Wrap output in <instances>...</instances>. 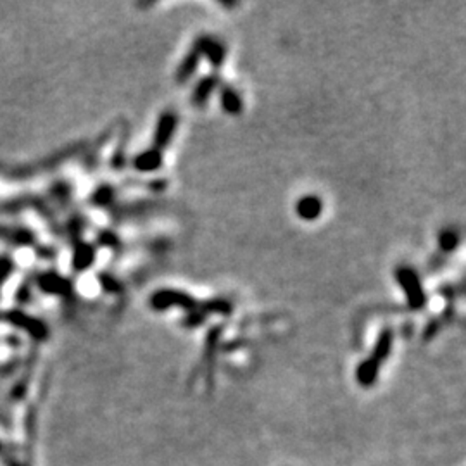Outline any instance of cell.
<instances>
[{
    "label": "cell",
    "instance_id": "cell-1",
    "mask_svg": "<svg viewBox=\"0 0 466 466\" xmlns=\"http://www.w3.org/2000/svg\"><path fill=\"white\" fill-rule=\"evenodd\" d=\"M392 344H394V334H392L391 328H385V330H382L377 344L373 347L371 356L366 358L356 369V380L361 387H371L377 382L382 365L387 361L389 354H391Z\"/></svg>",
    "mask_w": 466,
    "mask_h": 466
},
{
    "label": "cell",
    "instance_id": "cell-2",
    "mask_svg": "<svg viewBox=\"0 0 466 466\" xmlns=\"http://www.w3.org/2000/svg\"><path fill=\"white\" fill-rule=\"evenodd\" d=\"M395 278H397V282L401 284V287L404 289L409 308L415 309V311L424 308L425 302H427V297H425L424 287H421V282H419L415 269L408 268V266H401V268L395 271Z\"/></svg>",
    "mask_w": 466,
    "mask_h": 466
},
{
    "label": "cell",
    "instance_id": "cell-3",
    "mask_svg": "<svg viewBox=\"0 0 466 466\" xmlns=\"http://www.w3.org/2000/svg\"><path fill=\"white\" fill-rule=\"evenodd\" d=\"M151 306L156 311H164L169 308H180L185 311L194 312L195 309L201 308V302L195 301L192 295L185 294L180 291H159L151 297Z\"/></svg>",
    "mask_w": 466,
    "mask_h": 466
},
{
    "label": "cell",
    "instance_id": "cell-4",
    "mask_svg": "<svg viewBox=\"0 0 466 466\" xmlns=\"http://www.w3.org/2000/svg\"><path fill=\"white\" fill-rule=\"evenodd\" d=\"M176 125H178V116L175 112L168 111L164 114H161L159 118L158 126H156V133H154V147L156 151H164L166 147L171 142V136L175 135Z\"/></svg>",
    "mask_w": 466,
    "mask_h": 466
},
{
    "label": "cell",
    "instance_id": "cell-5",
    "mask_svg": "<svg viewBox=\"0 0 466 466\" xmlns=\"http://www.w3.org/2000/svg\"><path fill=\"white\" fill-rule=\"evenodd\" d=\"M295 212H297L299 218L306 219V221L318 219L323 212L321 199L316 197V195H306V197L299 199L297 204H295Z\"/></svg>",
    "mask_w": 466,
    "mask_h": 466
},
{
    "label": "cell",
    "instance_id": "cell-6",
    "mask_svg": "<svg viewBox=\"0 0 466 466\" xmlns=\"http://www.w3.org/2000/svg\"><path fill=\"white\" fill-rule=\"evenodd\" d=\"M162 162V152L161 151H156V149H151V151H144L142 154H138L135 158V161H133V164H135V168L138 169V171H154V169H158L159 166H161Z\"/></svg>",
    "mask_w": 466,
    "mask_h": 466
},
{
    "label": "cell",
    "instance_id": "cell-7",
    "mask_svg": "<svg viewBox=\"0 0 466 466\" xmlns=\"http://www.w3.org/2000/svg\"><path fill=\"white\" fill-rule=\"evenodd\" d=\"M221 106L223 109H225V112H228V114L232 116H237L241 114L242 109H244V101H242L241 93H238L237 90L232 88V86H226L221 92Z\"/></svg>",
    "mask_w": 466,
    "mask_h": 466
},
{
    "label": "cell",
    "instance_id": "cell-8",
    "mask_svg": "<svg viewBox=\"0 0 466 466\" xmlns=\"http://www.w3.org/2000/svg\"><path fill=\"white\" fill-rule=\"evenodd\" d=\"M201 56H202L201 49H199V45L195 43L192 52H188V56L183 59L182 66H180L178 73H176V79H178V82H185L186 78H191V76L194 75L195 69H197L199 66V61H201Z\"/></svg>",
    "mask_w": 466,
    "mask_h": 466
},
{
    "label": "cell",
    "instance_id": "cell-9",
    "mask_svg": "<svg viewBox=\"0 0 466 466\" xmlns=\"http://www.w3.org/2000/svg\"><path fill=\"white\" fill-rule=\"evenodd\" d=\"M216 86H218V78H216V76H208V78L202 79V82L197 85V88H195L194 97H192L194 104L204 106L206 102H208L209 95L214 92Z\"/></svg>",
    "mask_w": 466,
    "mask_h": 466
},
{
    "label": "cell",
    "instance_id": "cell-10",
    "mask_svg": "<svg viewBox=\"0 0 466 466\" xmlns=\"http://www.w3.org/2000/svg\"><path fill=\"white\" fill-rule=\"evenodd\" d=\"M459 244V233L456 230L449 228L444 230V232L439 235V245H441L442 251L445 252H452Z\"/></svg>",
    "mask_w": 466,
    "mask_h": 466
},
{
    "label": "cell",
    "instance_id": "cell-11",
    "mask_svg": "<svg viewBox=\"0 0 466 466\" xmlns=\"http://www.w3.org/2000/svg\"><path fill=\"white\" fill-rule=\"evenodd\" d=\"M8 466H23V465H19V463H16V461H8Z\"/></svg>",
    "mask_w": 466,
    "mask_h": 466
},
{
    "label": "cell",
    "instance_id": "cell-12",
    "mask_svg": "<svg viewBox=\"0 0 466 466\" xmlns=\"http://www.w3.org/2000/svg\"><path fill=\"white\" fill-rule=\"evenodd\" d=\"M0 449H2V444H0Z\"/></svg>",
    "mask_w": 466,
    "mask_h": 466
}]
</instances>
